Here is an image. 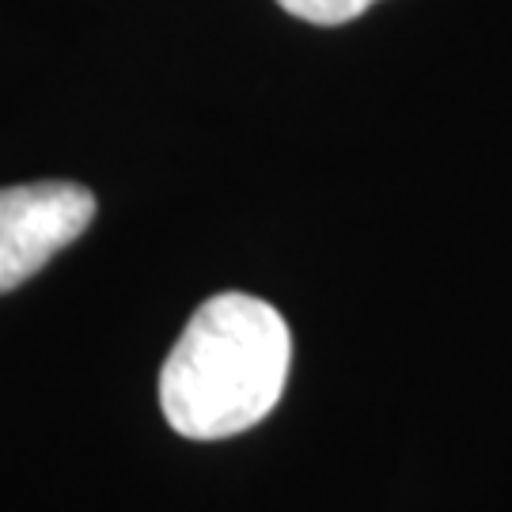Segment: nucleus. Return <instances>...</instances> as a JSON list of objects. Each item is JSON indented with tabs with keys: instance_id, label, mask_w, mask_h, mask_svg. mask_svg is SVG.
I'll use <instances>...</instances> for the list:
<instances>
[{
	"instance_id": "1",
	"label": "nucleus",
	"mask_w": 512,
	"mask_h": 512,
	"mask_svg": "<svg viewBox=\"0 0 512 512\" xmlns=\"http://www.w3.org/2000/svg\"><path fill=\"white\" fill-rule=\"evenodd\" d=\"M289 361L293 334L274 304L247 293L205 300L160 368L167 425L190 440L247 433L277 406Z\"/></svg>"
},
{
	"instance_id": "2",
	"label": "nucleus",
	"mask_w": 512,
	"mask_h": 512,
	"mask_svg": "<svg viewBox=\"0 0 512 512\" xmlns=\"http://www.w3.org/2000/svg\"><path fill=\"white\" fill-rule=\"evenodd\" d=\"M95 220L92 190L80 183H23L0 190V293L61 255Z\"/></svg>"
},
{
	"instance_id": "3",
	"label": "nucleus",
	"mask_w": 512,
	"mask_h": 512,
	"mask_svg": "<svg viewBox=\"0 0 512 512\" xmlns=\"http://www.w3.org/2000/svg\"><path fill=\"white\" fill-rule=\"evenodd\" d=\"M289 16L315 23V27H342L349 19L368 12L376 0H277Z\"/></svg>"
}]
</instances>
